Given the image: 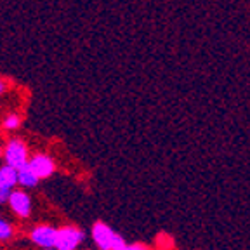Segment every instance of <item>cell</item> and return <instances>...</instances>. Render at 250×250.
Returning <instances> with one entry per match:
<instances>
[{
	"label": "cell",
	"instance_id": "cell-1",
	"mask_svg": "<svg viewBox=\"0 0 250 250\" xmlns=\"http://www.w3.org/2000/svg\"><path fill=\"white\" fill-rule=\"evenodd\" d=\"M90 234H92L94 243H96V247H98L99 250H117L127 243L120 234L115 233V231L106 223H103V221L94 223Z\"/></svg>",
	"mask_w": 250,
	"mask_h": 250
},
{
	"label": "cell",
	"instance_id": "cell-2",
	"mask_svg": "<svg viewBox=\"0 0 250 250\" xmlns=\"http://www.w3.org/2000/svg\"><path fill=\"white\" fill-rule=\"evenodd\" d=\"M85 240V234L77 226H62L56 233V250H77Z\"/></svg>",
	"mask_w": 250,
	"mask_h": 250
},
{
	"label": "cell",
	"instance_id": "cell-3",
	"mask_svg": "<svg viewBox=\"0 0 250 250\" xmlns=\"http://www.w3.org/2000/svg\"><path fill=\"white\" fill-rule=\"evenodd\" d=\"M4 156H5V165L20 170L21 167L28 165V146L24 145V141L21 139H11L5 145L4 149Z\"/></svg>",
	"mask_w": 250,
	"mask_h": 250
},
{
	"label": "cell",
	"instance_id": "cell-4",
	"mask_svg": "<svg viewBox=\"0 0 250 250\" xmlns=\"http://www.w3.org/2000/svg\"><path fill=\"white\" fill-rule=\"evenodd\" d=\"M28 168H30L33 174H35L37 179H47L51 177L56 170V164L49 155H43V153H39V155L31 156L28 160Z\"/></svg>",
	"mask_w": 250,
	"mask_h": 250
},
{
	"label": "cell",
	"instance_id": "cell-5",
	"mask_svg": "<svg viewBox=\"0 0 250 250\" xmlns=\"http://www.w3.org/2000/svg\"><path fill=\"white\" fill-rule=\"evenodd\" d=\"M7 203H9V207H11V210L14 212L18 217H21V219L30 217V214H31V198H30V195L24 191V189H12Z\"/></svg>",
	"mask_w": 250,
	"mask_h": 250
},
{
	"label": "cell",
	"instance_id": "cell-6",
	"mask_svg": "<svg viewBox=\"0 0 250 250\" xmlns=\"http://www.w3.org/2000/svg\"><path fill=\"white\" fill-rule=\"evenodd\" d=\"M56 233H58L56 228L49 226V224H39V226L31 229L30 238L35 245L42 247V249H54Z\"/></svg>",
	"mask_w": 250,
	"mask_h": 250
},
{
	"label": "cell",
	"instance_id": "cell-7",
	"mask_svg": "<svg viewBox=\"0 0 250 250\" xmlns=\"http://www.w3.org/2000/svg\"><path fill=\"white\" fill-rule=\"evenodd\" d=\"M16 184H18V170L9 167V165L0 167V189L12 191Z\"/></svg>",
	"mask_w": 250,
	"mask_h": 250
},
{
	"label": "cell",
	"instance_id": "cell-8",
	"mask_svg": "<svg viewBox=\"0 0 250 250\" xmlns=\"http://www.w3.org/2000/svg\"><path fill=\"white\" fill-rule=\"evenodd\" d=\"M18 184L23 188H35L37 184H39V179H37L35 174L28 168V165H24V167H21L20 170H18Z\"/></svg>",
	"mask_w": 250,
	"mask_h": 250
},
{
	"label": "cell",
	"instance_id": "cell-9",
	"mask_svg": "<svg viewBox=\"0 0 250 250\" xmlns=\"http://www.w3.org/2000/svg\"><path fill=\"white\" fill-rule=\"evenodd\" d=\"M20 125H21V117L14 113L7 115V117L4 118V122H2V127H4L5 130H16Z\"/></svg>",
	"mask_w": 250,
	"mask_h": 250
},
{
	"label": "cell",
	"instance_id": "cell-10",
	"mask_svg": "<svg viewBox=\"0 0 250 250\" xmlns=\"http://www.w3.org/2000/svg\"><path fill=\"white\" fill-rule=\"evenodd\" d=\"M12 234H14V228H12V224L0 217V242H5V240L12 238Z\"/></svg>",
	"mask_w": 250,
	"mask_h": 250
},
{
	"label": "cell",
	"instance_id": "cell-11",
	"mask_svg": "<svg viewBox=\"0 0 250 250\" xmlns=\"http://www.w3.org/2000/svg\"><path fill=\"white\" fill-rule=\"evenodd\" d=\"M117 250H148V247H145L143 243H125L124 247H120V249Z\"/></svg>",
	"mask_w": 250,
	"mask_h": 250
},
{
	"label": "cell",
	"instance_id": "cell-12",
	"mask_svg": "<svg viewBox=\"0 0 250 250\" xmlns=\"http://www.w3.org/2000/svg\"><path fill=\"white\" fill-rule=\"evenodd\" d=\"M9 196H11L9 189H0V203H7Z\"/></svg>",
	"mask_w": 250,
	"mask_h": 250
},
{
	"label": "cell",
	"instance_id": "cell-13",
	"mask_svg": "<svg viewBox=\"0 0 250 250\" xmlns=\"http://www.w3.org/2000/svg\"><path fill=\"white\" fill-rule=\"evenodd\" d=\"M5 90V83H4V80H2V78H0V94L4 92Z\"/></svg>",
	"mask_w": 250,
	"mask_h": 250
},
{
	"label": "cell",
	"instance_id": "cell-14",
	"mask_svg": "<svg viewBox=\"0 0 250 250\" xmlns=\"http://www.w3.org/2000/svg\"><path fill=\"white\" fill-rule=\"evenodd\" d=\"M2 155H4V151H2V148H0V158H2Z\"/></svg>",
	"mask_w": 250,
	"mask_h": 250
},
{
	"label": "cell",
	"instance_id": "cell-15",
	"mask_svg": "<svg viewBox=\"0 0 250 250\" xmlns=\"http://www.w3.org/2000/svg\"><path fill=\"white\" fill-rule=\"evenodd\" d=\"M43 250H54V249H43Z\"/></svg>",
	"mask_w": 250,
	"mask_h": 250
}]
</instances>
